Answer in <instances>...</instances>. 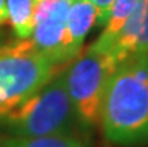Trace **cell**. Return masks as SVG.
<instances>
[{
    "label": "cell",
    "mask_w": 148,
    "mask_h": 147,
    "mask_svg": "<svg viewBox=\"0 0 148 147\" xmlns=\"http://www.w3.org/2000/svg\"><path fill=\"white\" fill-rule=\"evenodd\" d=\"M99 125L109 144L148 146V57H129L115 68L102 102Z\"/></svg>",
    "instance_id": "6da1fadb"
},
{
    "label": "cell",
    "mask_w": 148,
    "mask_h": 147,
    "mask_svg": "<svg viewBox=\"0 0 148 147\" xmlns=\"http://www.w3.org/2000/svg\"><path fill=\"white\" fill-rule=\"evenodd\" d=\"M64 68L60 69L38 93L25 99L0 120V128L5 135L33 138L87 132L69 98L64 83Z\"/></svg>",
    "instance_id": "7a4b0ae2"
},
{
    "label": "cell",
    "mask_w": 148,
    "mask_h": 147,
    "mask_svg": "<svg viewBox=\"0 0 148 147\" xmlns=\"http://www.w3.org/2000/svg\"><path fill=\"white\" fill-rule=\"evenodd\" d=\"M60 69L34 48L32 39L0 44V120L38 93Z\"/></svg>",
    "instance_id": "3957f363"
},
{
    "label": "cell",
    "mask_w": 148,
    "mask_h": 147,
    "mask_svg": "<svg viewBox=\"0 0 148 147\" xmlns=\"http://www.w3.org/2000/svg\"><path fill=\"white\" fill-rule=\"evenodd\" d=\"M118 62L109 51L88 47L64 68V83L85 131L99 125L105 92Z\"/></svg>",
    "instance_id": "277c9868"
},
{
    "label": "cell",
    "mask_w": 148,
    "mask_h": 147,
    "mask_svg": "<svg viewBox=\"0 0 148 147\" xmlns=\"http://www.w3.org/2000/svg\"><path fill=\"white\" fill-rule=\"evenodd\" d=\"M71 0H40L36 3L32 42L39 53L56 66L64 68L78 54L72 50L67 33Z\"/></svg>",
    "instance_id": "5b68a950"
},
{
    "label": "cell",
    "mask_w": 148,
    "mask_h": 147,
    "mask_svg": "<svg viewBox=\"0 0 148 147\" xmlns=\"http://www.w3.org/2000/svg\"><path fill=\"white\" fill-rule=\"evenodd\" d=\"M109 53L118 63L129 57H148V0H136L135 8L115 36Z\"/></svg>",
    "instance_id": "8992f818"
},
{
    "label": "cell",
    "mask_w": 148,
    "mask_h": 147,
    "mask_svg": "<svg viewBox=\"0 0 148 147\" xmlns=\"http://www.w3.org/2000/svg\"><path fill=\"white\" fill-rule=\"evenodd\" d=\"M97 24V9L88 0H71L67 14V33L71 47L79 56L84 41L90 30Z\"/></svg>",
    "instance_id": "52a82bcc"
},
{
    "label": "cell",
    "mask_w": 148,
    "mask_h": 147,
    "mask_svg": "<svg viewBox=\"0 0 148 147\" xmlns=\"http://www.w3.org/2000/svg\"><path fill=\"white\" fill-rule=\"evenodd\" d=\"M0 147H90L85 134H60L45 137H0Z\"/></svg>",
    "instance_id": "ba28073f"
},
{
    "label": "cell",
    "mask_w": 148,
    "mask_h": 147,
    "mask_svg": "<svg viewBox=\"0 0 148 147\" xmlns=\"http://www.w3.org/2000/svg\"><path fill=\"white\" fill-rule=\"evenodd\" d=\"M34 11H36L34 0H6L8 23L11 24L18 41H25L32 38Z\"/></svg>",
    "instance_id": "9c48e42d"
},
{
    "label": "cell",
    "mask_w": 148,
    "mask_h": 147,
    "mask_svg": "<svg viewBox=\"0 0 148 147\" xmlns=\"http://www.w3.org/2000/svg\"><path fill=\"white\" fill-rule=\"evenodd\" d=\"M135 3H136V0H115L111 8L108 21L103 26L105 29H103L100 36L90 47L94 50H99V51H109L115 36L118 35V32L123 27V24L126 23L127 17L130 15L132 9L135 8Z\"/></svg>",
    "instance_id": "30bf717a"
},
{
    "label": "cell",
    "mask_w": 148,
    "mask_h": 147,
    "mask_svg": "<svg viewBox=\"0 0 148 147\" xmlns=\"http://www.w3.org/2000/svg\"><path fill=\"white\" fill-rule=\"evenodd\" d=\"M88 2L97 9V26H105L111 12V8L115 0H88Z\"/></svg>",
    "instance_id": "8fae6325"
},
{
    "label": "cell",
    "mask_w": 148,
    "mask_h": 147,
    "mask_svg": "<svg viewBox=\"0 0 148 147\" xmlns=\"http://www.w3.org/2000/svg\"><path fill=\"white\" fill-rule=\"evenodd\" d=\"M8 23V14H6V0H0V26Z\"/></svg>",
    "instance_id": "7c38bea8"
},
{
    "label": "cell",
    "mask_w": 148,
    "mask_h": 147,
    "mask_svg": "<svg viewBox=\"0 0 148 147\" xmlns=\"http://www.w3.org/2000/svg\"><path fill=\"white\" fill-rule=\"evenodd\" d=\"M34 2H36V3H38V2H40V0H34Z\"/></svg>",
    "instance_id": "4fadbf2b"
}]
</instances>
